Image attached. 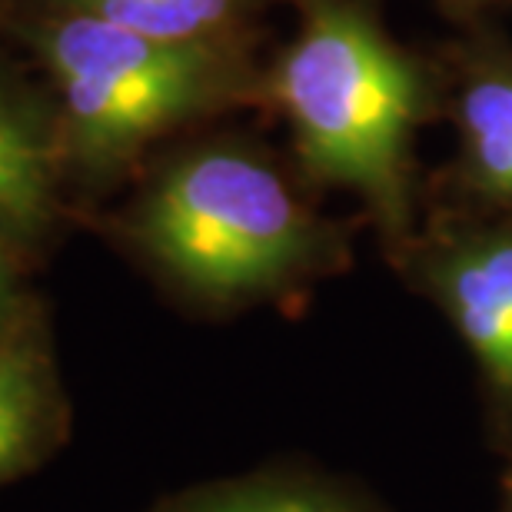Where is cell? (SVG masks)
Returning <instances> with one entry per match:
<instances>
[{
	"instance_id": "6da1fadb",
	"label": "cell",
	"mask_w": 512,
	"mask_h": 512,
	"mask_svg": "<svg viewBox=\"0 0 512 512\" xmlns=\"http://www.w3.org/2000/svg\"><path fill=\"white\" fill-rule=\"evenodd\" d=\"M273 97L306 170L363 193L386 227H403L419 87L376 20L350 0H306L300 34L273 70Z\"/></svg>"
},
{
	"instance_id": "7a4b0ae2",
	"label": "cell",
	"mask_w": 512,
	"mask_h": 512,
	"mask_svg": "<svg viewBox=\"0 0 512 512\" xmlns=\"http://www.w3.org/2000/svg\"><path fill=\"white\" fill-rule=\"evenodd\" d=\"M140 240L210 296L270 290L310 260L316 230L286 183L237 150L177 163L140 213Z\"/></svg>"
},
{
	"instance_id": "3957f363",
	"label": "cell",
	"mask_w": 512,
	"mask_h": 512,
	"mask_svg": "<svg viewBox=\"0 0 512 512\" xmlns=\"http://www.w3.org/2000/svg\"><path fill=\"white\" fill-rule=\"evenodd\" d=\"M34 44L64 94L77 157L94 167L213 104L233 77L213 37L160 40L77 10L44 20Z\"/></svg>"
},
{
	"instance_id": "277c9868",
	"label": "cell",
	"mask_w": 512,
	"mask_h": 512,
	"mask_svg": "<svg viewBox=\"0 0 512 512\" xmlns=\"http://www.w3.org/2000/svg\"><path fill=\"white\" fill-rule=\"evenodd\" d=\"M439 290L483 370L512 389V233L449 256Z\"/></svg>"
},
{
	"instance_id": "5b68a950",
	"label": "cell",
	"mask_w": 512,
	"mask_h": 512,
	"mask_svg": "<svg viewBox=\"0 0 512 512\" xmlns=\"http://www.w3.org/2000/svg\"><path fill=\"white\" fill-rule=\"evenodd\" d=\"M466 163L493 197H512V70H489L466 87L459 104Z\"/></svg>"
},
{
	"instance_id": "8992f818",
	"label": "cell",
	"mask_w": 512,
	"mask_h": 512,
	"mask_svg": "<svg viewBox=\"0 0 512 512\" xmlns=\"http://www.w3.org/2000/svg\"><path fill=\"white\" fill-rule=\"evenodd\" d=\"M50 150L37 124L0 90V220L34 223L47 207Z\"/></svg>"
},
{
	"instance_id": "52a82bcc",
	"label": "cell",
	"mask_w": 512,
	"mask_h": 512,
	"mask_svg": "<svg viewBox=\"0 0 512 512\" xmlns=\"http://www.w3.org/2000/svg\"><path fill=\"white\" fill-rule=\"evenodd\" d=\"M64 10L110 20L160 40H210L243 0H60Z\"/></svg>"
},
{
	"instance_id": "ba28073f",
	"label": "cell",
	"mask_w": 512,
	"mask_h": 512,
	"mask_svg": "<svg viewBox=\"0 0 512 512\" xmlns=\"http://www.w3.org/2000/svg\"><path fill=\"white\" fill-rule=\"evenodd\" d=\"M37 370L27 353H0V476L24 456L37 426Z\"/></svg>"
},
{
	"instance_id": "9c48e42d",
	"label": "cell",
	"mask_w": 512,
	"mask_h": 512,
	"mask_svg": "<svg viewBox=\"0 0 512 512\" xmlns=\"http://www.w3.org/2000/svg\"><path fill=\"white\" fill-rule=\"evenodd\" d=\"M187 512H346L326 503L323 496L300 489H237L227 496H213Z\"/></svg>"
},
{
	"instance_id": "30bf717a",
	"label": "cell",
	"mask_w": 512,
	"mask_h": 512,
	"mask_svg": "<svg viewBox=\"0 0 512 512\" xmlns=\"http://www.w3.org/2000/svg\"><path fill=\"white\" fill-rule=\"evenodd\" d=\"M7 293H10V266H7L4 240H0V313H4V306H7Z\"/></svg>"
}]
</instances>
